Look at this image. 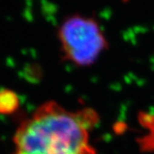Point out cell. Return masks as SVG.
Listing matches in <instances>:
<instances>
[{
    "label": "cell",
    "instance_id": "cell-1",
    "mask_svg": "<svg viewBox=\"0 0 154 154\" xmlns=\"http://www.w3.org/2000/svg\"><path fill=\"white\" fill-rule=\"evenodd\" d=\"M97 121L93 109L74 112L45 103L17 128L13 154H97L90 132Z\"/></svg>",
    "mask_w": 154,
    "mask_h": 154
},
{
    "label": "cell",
    "instance_id": "cell-2",
    "mask_svg": "<svg viewBox=\"0 0 154 154\" xmlns=\"http://www.w3.org/2000/svg\"><path fill=\"white\" fill-rule=\"evenodd\" d=\"M58 35L64 57L78 66L93 65L108 48L101 27L88 17H68L60 26Z\"/></svg>",
    "mask_w": 154,
    "mask_h": 154
},
{
    "label": "cell",
    "instance_id": "cell-3",
    "mask_svg": "<svg viewBox=\"0 0 154 154\" xmlns=\"http://www.w3.org/2000/svg\"><path fill=\"white\" fill-rule=\"evenodd\" d=\"M139 123L146 129V134L139 139V145L143 151H154V114L141 113Z\"/></svg>",
    "mask_w": 154,
    "mask_h": 154
},
{
    "label": "cell",
    "instance_id": "cell-4",
    "mask_svg": "<svg viewBox=\"0 0 154 154\" xmlns=\"http://www.w3.org/2000/svg\"><path fill=\"white\" fill-rule=\"evenodd\" d=\"M19 105L17 96L9 91H0V113L10 114L14 112Z\"/></svg>",
    "mask_w": 154,
    "mask_h": 154
}]
</instances>
